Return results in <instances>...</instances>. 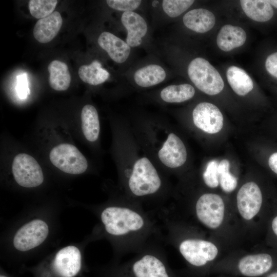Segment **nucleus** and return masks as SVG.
<instances>
[{
    "label": "nucleus",
    "instance_id": "nucleus-18",
    "mask_svg": "<svg viewBox=\"0 0 277 277\" xmlns=\"http://www.w3.org/2000/svg\"><path fill=\"white\" fill-rule=\"evenodd\" d=\"M246 39L244 30L239 26L226 25L218 33L216 43L219 48L224 51H229L242 46Z\"/></svg>",
    "mask_w": 277,
    "mask_h": 277
},
{
    "label": "nucleus",
    "instance_id": "nucleus-31",
    "mask_svg": "<svg viewBox=\"0 0 277 277\" xmlns=\"http://www.w3.org/2000/svg\"><path fill=\"white\" fill-rule=\"evenodd\" d=\"M140 0H107L108 6L112 9L124 12L132 11L141 5Z\"/></svg>",
    "mask_w": 277,
    "mask_h": 277
},
{
    "label": "nucleus",
    "instance_id": "nucleus-17",
    "mask_svg": "<svg viewBox=\"0 0 277 277\" xmlns=\"http://www.w3.org/2000/svg\"><path fill=\"white\" fill-rule=\"evenodd\" d=\"M183 21L188 29L203 33L208 32L213 27L215 18L210 11L199 8L188 11L183 16Z\"/></svg>",
    "mask_w": 277,
    "mask_h": 277
},
{
    "label": "nucleus",
    "instance_id": "nucleus-7",
    "mask_svg": "<svg viewBox=\"0 0 277 277\" xmlns=\"http://www.w3.org/2000/svg\"><path fill=\"white\" fill-rule=\"evenodd\" d=\"M195 210L200 221L209 228H217L223 222L225 205L222 198L218 194L202 195L196 202Z\"/></svg>",
    "mask_w": 277,
    "mask_h": 277
},
{
    "label": "nucleus",
    "instance_id": "nucleus-6",
    "mask_svg": "<svg viewBox=\"0 0 277 277\" xmlns=\"http://www.w3.org/2000/svg\"><path fill=\"white\" fill-rule=\"evenodd\" d=\"M12 172L16 182L24 187H36L44 181L41 166L33 156L27 153L15 155L12 161Z\"/></svg>",
    "mask_w": 277,
    "mask_h": 277
},
{
    "label": "nucleus",
    "instance_id": "nucleus-38",
    "mask_svg": "<svg viewBox=\"0 0 277 277\" xmlns=\"http://www.w3.org/2000/svg\"><path fill=\"white\" fill-rule=\"evenodd\" d=\"M159 3V2L157 1H153L152 3V5L153 7H156V5L158 4Z\"/></svg>",
    "mask_w": 277,
    "mask_h": 277
},
{
    "label": "nucleus",
    "instance_id": "nucleus-8",
    "mask_svg": "<svg viewBox=\"0 0 277 277\" xmlns=\"http://www.w3.org/2000/svg\"><path fill=\"white\" fill-rule=\"evenodd\" d=\"M48 232V226L44 221L39 219L32 220L17 230L14 236V246L21 251L32 249L46 240Z\"/></svg>",
    "mask_w": 277,
    "mask_h": 277
},
{
    "label": "nucleus",
    "instance_id": "nucleus-35",
    "mask_svg": "<svg viewBox=\"0 0 277 277\" xmlns=\"http://www.w3.org/2000/svg\"><path fill=\"white\" fill-rule=\"evenodd\" d=\"M270 228L274 238L277 239V214L274 215L270 221Z\"/></svg>",
    "mask_w": 277,
    "mask_h": 277
},
{
    "label": "nucleus",
    "instance_id": "nucleus-9",
    "mask_svg": "<svg viewBox=\"0 0 277 277\" xmlns=\"http://www.w3.org/2000/svg\"><path fill=\"white\" fill-rule=\"evenodd\" d=\"M180 251L185 260L195 266H203L213 260L218 250L212 243L200 239H188L183 241Z\"/></svg>",
    "mask_w": 277,
    "mask_h": 277
},
{
    "label": "nucleus",
    "instance_id": "nucleus-26",
    "mask_svg": "<svg viewBox=\"0 0 277 277\" xmlns=\"http://www.w3.org/2000/svg\"><path fill=\"white\" fill-rule=\"evenodd\" d=\"M195 89L188 84L171 85L162 90L160 97L168 103H179L188 101L193 97Z\"/></svg>",
    "mask_w": 277,
    "mask_h": 277
},
{
    "label": "nucleus",
    "instance_id": "nucleus-2",
    "mask_svg": "<svg viewBox=\"0 0 277 277\" xmlns=\"http://www.w3.org/2000/svg\"><path fill=\"white\" fill-rule=\"evenodd\" d=\"M131 130L141 147L159 168L173 170L186 163V147L169 125L148 123L133 125Z\"/></svg>",
    "mask_w": 277,
    "mask_h": 277
},
{
    "label": "nucleus",
    "instance_id": "nucleus-5",
    "mask_svg": "<svg viewBox=\"0 0 277 277\" xmlns=\"http://www.w3.org/2000/svg\"><path fill=\"white\" fill-rule=\"evenodd\" d=\"M49 159L55 167L71 174H82L88 167L84 155L75 146L69 143H61L52 148Z\"/></svg>",
    "mask_w": 277,
    "mask_h": 277
},
{
    "label": "nucleus",
    "instance_id": "nucleus-20",
    "mask_svg": "<svg viewBox=\"0 0 277 277\" xmlns=\"http://www.w3.org/2000/svg\"><path fill=\"white\" fill-rule=\"evenodd\" d=\"M81 127L83 134L89 142L97 141L100 134V122L96 109L92 105H85L81 111Z\"/></svg>",
    "mask_w": 277,
    "mask_h": 277
},
{
    "label": "nucleus",
    "instance_id": "nucleus-37",
    "mask_svg": "<svg viewBox=\"0 0 277 277\" xmlns=\"http://www.w3.org/2000/svg\"><path fill=\"white\" fill-rule=\"evenodd\" d=\"M268 2L270 3V4L271 6L277 8V0H270V1H268Z\"/></svg>",
    "mask_w": 277,
    "mask_h": 277
},
{
    "label": "nucleus",
    "instance_id": "nucleus-21",
    "mask_svg": "<svg viewBox=\"0 0 277 277\" xmlns=\"http://www.w3.org/2000/svg\"><path fill=\"white\" fill-rule=\"evenodd\" d=\"M49 84L56 91H65L69 87L71 77L66 63L59 60L52 61L48 66Z\"/></svg>",
    "mask_w": 277,
    "mask_h": 277
},
{
    "label": "nucleus",
    "instance_id": "nucleus-34",
    "mask_svg": "<svg viewBox=\"0 0 277 277\" xmlns=\"http://www.w3.org/2000/svg\"><path fill=\"white\" fill-rule=\"evenodd\" d=\"M268 164L272 171L277 174V152L270 155L268 160Z\"/></svg>",
    "mask_w": 277,
    "mask_h": 277
},
{
    "label": "nucleus",
    "instance_id": "nucleus-27",
    "mask_svg": "<svg viewBox=\"0 0 277 277\" xmlns=\"http://www.w3.org/2000/svg\"><path fill=\"white\" fill-rule=\"evenodd\" d=\"M230 163L226 159L222 160L218 165L217 172L219 184L222 190L227 193L233 191L238 184L237 178L230 171Z\"/></svg>",
    "mask_w": 277,
    "mask_h": 277
},
{
    "label": "nucleus",
    "instance_id": "nucleus-23",
    "mask_svg": "<svg viewBox=\"0 0 277 277\" xmlns=\"http://www.w3.org/2000/svg\"><path fill=\"white\" fill-rule=\"evenodd\" d=\"M228 83L238 95L244 96L253 88V83L250 76L241 68L232 66L227 70Z\"/></svg>",
    "mask_w": 277,
    "mask_h": 277
},
{
    "label": "nucleus",
    "instance_id": "nucleus-28",
    "mask_svg": "<svg viewBox=\"0 0 277 277\" xmlns=\"http://www.w3.org/2000/svg\"><path fill=\"white\" fill-rule=\"evenodd\" d=\"M56 0H30L28 7L31 15L36 18H43L52 14L56 7Z\"/></svg>",
    "mask_w": 277,
    "mask_h": 277
},
{
    "label": "nucleus",
    "instance_id": "nucleus-1",
    "mask_svg": "<svg viewBox=\"0 0 277 277\" xmlns=\"http://www.w3.org/2000/svg\"><path fill=\"white\" fill-rule=\"evenodd\" d=\"M121 137V168L130 191L135 196L151 195L159 190L162 179L159 167L146 154L125 125Z\"/></svg>",
    "mask_w": 277,
    "mask_h": 277
},
{
    "label": "nucleus",
    "instance_id": "nucleus-33",
    "mask_svg": "<svg viewBox=\"0 0 277 277\" xmlns=\"http://www.w3.org/2000/svg\"><path fill=\"white\" fill-rule=\"evenodd\" d=\"M265 68L270 75L277 78V52L271 54L267 57Z\"/></svg>",
    "mask_w": 277,
    "mask_h": 277
},
{
    "label": "nucleus",
    "instance_id": "nucleus-29",
    "mask_svg": "<svg viewBox=\"0 0 277 277\" xmlns=\"http://www.w3.org/2000/svg\"><path fill=\"white\" fill-rule=\"evenodd\" d=\"M192 0H164L162 8L170 17H176L187 10L194 3Z\"/></svg>",
    "mask_w": 277,
    "mask_h": 277
},
{
    "label": "nucleus",
    "instance_id": "nucleus-4",
    "mask_svg": "<svg viewBox=\"0 0 277 277\" xmlns=\"http://www.w3.org/2000/svg\"><path fill=\"white\" fill-rule=\"evenodd\" d=\"M188 76L194 85L203 92L210 95L221 92L224 81L217 70L206 60L193 59L188 67Z\"/></svg>",
    "mask_w": 277,
    "mask_h": 277
},
{
    "label": "nucleus",
    "instance_id": "nucleus-13",
    "mask_svg": "<svg viewBox=\"0 0 277 277\" xmlns=\"http://www.w3.org/2000/svg\"><path fill=\"white\" fill-rule=\"evenodd\" d=\"M81 267V252L74 246H68L59 250L53 261L54 269L61 277H74Z\"/></svg>",
    "mask_w": 277,
    "mask_h": 277
},
{
    "label": "nucleus",
    "instance_id": "nucleus-10",
    "mask_svg": "<svg viewBox=\"0 0 277 277\" xmlns=\"http://www.w3.org/2000/svg\"><path fill=\"white\" fill-rule=\"evenodd\" d=\"M194 125L199 129L209 134H215L223 126V116L214 104L208 102L198 104L192 113Z\"/></svg>",
    "mask_w": 277,
    "mask_h": 277
},
{
    "label": "nucleus",
    "instance_id": "nucleus-30",
    "mask_svg": "<svg viewBox=\"0 0 277 277\" xmlns=\"http://www.w3.org/2000/svg\"><path fill=\"white\" fill-rule=\"evenodd\" d=\"M219 162L212 160L207 164L203 173V179L205 184L209 187L214 188L219 185L217 168Z\"/></svg>",
    "mask_w": 277,
    "mask_h": 277
},
{
    "label": "nucleus",
    "instance_id": "nucleus-39",
    "mask_svg": "<svg viewBox=\"0 0 277 277\" xmlns=\"http://www.w3.org/2000/svg\"><path fill=\"white\" fill-rule=\"evenodd\" d=\"M0 277H7V276H4V275H1Z\"/></svg>",
    "mask_w": 277,
    "mask_h": 277
},
{
    "label": "nucleus",
    "instance_id": "nucleus-36",
    "mask_svg": "<svg viewBox=\"0 0 277 277\" xmlns=\"http://www.w3.org/2000/svg\"><path fill=\"white\" fill-rule=\"evenodd\" d=\"M266 277H277V270H274L268 273Z\"/></svg>",
    "mask_w": 277,
    "mask_h": 277
},
{
    "label": "nucleus",
    "instance_id": "nucleus-11",
    "mask_svg": "<svg viewBox=\"0 0 277 277\" xmlns=\"http://www.w3.org/2000/svg\"><path fill=\"white\" fill-rule=\"evenodd\" d=\"M236 203L243 219H253L260 212L263 204V195L259 186L253 182L244 184L238 192Z\"/></svg>",
    "mask_w": 277,
    "mask_h": 277
},
{
    "label": "nucleus",
    "instance_id": "nucleus-12",
    "mask_svg": "<svg viewBox=\"0 0 277 277\" xmlns=\"http://www.w3.org/2000/svg\"><path fill=\"white\" fill-rule=\"evenodd\" d=\"M275 258L264 252L250 254L242 258L238 265L240 272L247 277H258L274 271Z\"/></svg>",
    "mask_w": 277,
    "mask_h": 277
},
{
    "label": "nucleus",
    "instance_id": "nucleus-22",
    "mask_svg": "<svg viewBox=\"0 0 277 277\" xmlns=\"http://www.w3.org/2000/svg\"><path fill=\"white\" fill-rule=\"evenodd\" d=\"M240 3L246 15L255 21L267 22L273 15V9L268 1L242 0Z\"/></svg>",
    "mask_w": 277,
    "mask_h": 277
},
{
    "label": "nucleus",
    "instance_id": "nucleus-24",
    "mask_svg": "<svg viewBox=\"0 0 277 277\" xmlns=\"http://www.w3.org/2000/svg\"><path fill=\"white\" fill-rule=\"evenodd\" d=\"M166 76V72L161 66L151 64L136 71L134 80L140 87L147 88L162 83Z\"/></svg>",
    "mask_w": 277,
    "mask_h": 277
},
{
    "label": "nucleus",
    "instance_id": "nucleus-16",
    "mask_svg": "<svg viewBox=\"0 0 277 277\" xmlns=\"http://www.w3.org/2000/svg\"><path fill=\"white\" fill-rule=\"evenodd\" d=\"M62 24L61 14L54 11L49 16L38 20L33 28V36L41 43H49L58 34Z\"/></svg>",
    "mask_w": 277,
    "mask_h": 277
},
{
    "label": "nucleus",
    "instance_id": "nucleus-32",
    "mask_svg": "<svg viewBox=\"0 0 277 277\" xmlns=\"http://www.w3.org/2000/svg\"><path fill=\"white\" fill-rule=\"evenodd\" d=\"M16 90L18 97L21 99L26 98L28 95L30 94L26 73H23L17 76Z\"/></svg>",
    "mask_w": 277,
    "mask_h": 277
},
{
    "label": "nucleus",
    "instance_id": "nucleus-14",
    "mask_svg": "<svg viewBox=\"0 0 277 277\" xmlns=\"http://www.w3.org/2000/svg\"><path fill=\"white\" fill-rule=\"evenodd\" d=\"M97 43L117 63L125 62L130 55L131 48L128 44L110 32H103L98 37Z\"/></svg>",
    "mask_w": 277,
    "mask_h": 277
},
{
    "label": "nucleus",
    "instance_id": "nucleus-19",
    "mask_svg": "<svg viewBox=\"0 0 277 277\" xmlns=\"http://www.w3.org/2000/svg\"><path fill=\"white\" fill-rule=\"evenodd\" d=\"M135 277H169L163 263L156 257L146 255L132 267Z\"/></svg>",
    "mask_w": 277,
    "mask_h": 277
},
{
    "label": "nucleus",
    "instance_id": "nucleus-15",
    "mask_svg": "<svg viewBox=\"0 0 277 277\" xmlns=\"http://www.w3.org/2000/svg\"><path fill=\"white\" fill-rule=\"evenodd\" d=\"M123 25L127 31L126 43L130 47L140 46L147 32V25L140 14L133 11L124 12L121 16Z\"/></svg>",
    "mask_w": 277,
    "mask_h": 277
},
{
    "label": "nucleus",
    "instance_id": "nucleus-3",
    "mask_svg": "<svg viewBox=\"0 0 277 277\" xmlns=\"http://www.w3.org/2000/svg\"><path fill=\"white\" fill-rule=\"evenodd\" d=\"M101 219L107 232L114 235L138 230L144 223L142 217L135 211L116 206L105 208L101 214Z\"/></svg>",
    "mask_w": 277,
    "mask_h": 277
},
{
    "label": "nucleus",
    "instance_id": "nucleus-25",
    "mask_svg": "<svg viewBox=\"0 0 277 277\" xmlns=\"http://www.w3.org/2000/svg\"><path fill=\"white\" fill-rule=\"evenodd\" d=\"M81 80L91 85H98L104 83L109 77V73L102 67L97 60L89 65L81 66L78 71Z\"/></svg>",
    "mask_w": 277,
    "mask_h": 277
}]
</instances>
